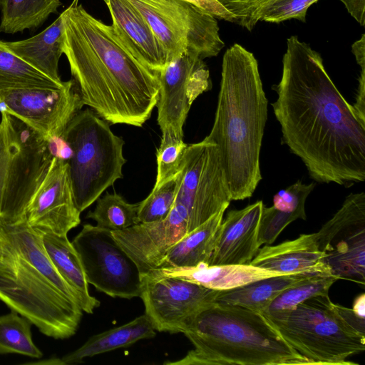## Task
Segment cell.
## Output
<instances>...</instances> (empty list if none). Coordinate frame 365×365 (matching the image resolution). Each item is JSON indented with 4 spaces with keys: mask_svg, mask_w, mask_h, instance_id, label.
<instances>
[{
    "mask_svg": "<svg viewBox=\"0 0 365 365\" xmlns=\"http://www.w3.org/2000/svg\"><path fill=\"white\" fill-rule=\"evenodd\" d=\"M78 1L72 3L78 4ZM126 1L150 26L167 53L168 62L185 49L202 59L213 57L225 46L216 19L191 4L180 0Z\"/></svg>",
    "mask_w": 365,
    "mask_h": 365,
    "instance_id": "cell-8",
    "label": "cell"
},
{
    "mask_svg": "<svg viewBox=\"0 0 365 365\" xmlns=\"http://www.w3.org/2000/svg\"><path fill=\"white\" fill-rule=\"evenodd\" d=\"M66 55L83 105L111 124L141 127L156 106L158 74L140 62L115 33L71 4L62 13Z\"/></svg>",
    "mask_w": 365,
    "mask_h": 365,
    "instance_id": "cell-2",
    "label": "cell"
},
{
    "mask_svg": "<svg viewBox=\"0 0 365 365\" xmlns=\"http://www.w3.org/2000/svg\"><path fill=\"white\" fill-rule=\"evenodd\" d=\"M93 211L86 217L96 222V226L110 231H118L138 224V203H128L115 192H106L98 198Z\"/></svg>",
    "mask_w": 365,
    "mask_h": 365,
    "instance_id": "cell-30",
    "label": "cell"
},
{
    "mask_svg": "<svg viewBox=\"0 0 365 365\" xmlns=\"http://www.w3.org/2000/svg\"><path fill=\"white\" fill-rule=\"evenodd\" d=\"M325 253L324 262L333 276L365 284V225L335 240Z\"/></svg>",
    "mask_w": 365,
    "mask_h": 365,
    "instance_id": "cell-25",
    "label": "cell"
},
{
    "mask_svg": "<svg viewBox=\"0 0 365 365\" xmlns=\"http://www.w3.org/2000/svg\"><path fill=\"white\" fill-rule=\"evenodd\" d=\"M235 18L237 24L251 31L258 22L257 11L266 0H217Z\"/></svg>",
    "mask_w": 365,
    "mask_h": 365,
    "instance_id": "cell-38",
    "label": "cell"
},
{
    "mask_svg": "<svg viewBox=\"0 0 365 365\" xmlns=\"http://www.w3.org/2000/svg\"><path fill=\"white\" fill-rule=\"evenodd\" d=\"M318 0H266L259 7L257 19L272 23L296 19L305 22L309 7Z\"/></svg>",
    "mask_w": 365,
    "mask_h": 365,
    "instance_id": "cell-35",
    "label": "cell"
},
{
    "mask_svg": "<svg viewBox=\"0 0 365 365\" xmlns=\"http://www.w3.org/2000/svg\"><path fill=\"white\" fill-rule=\"evenodd\" d=\"M225 208L187 232L168 251L159 268L193 267L208 264Z\"/></svg>",
    "mask_w": 365,
    "mask_h": 365,
    "instance_id": "cell-24",
    "label": "cell"
},
{
    "mask_svg": "<svg viewBox=\"0 0 365 365\" xmlns=\"http://www.w3.org/2000/svg\"><path fill=\"white\" fill-rule=\"evenodd\" d=\"M13 150L1 216L14 222L24 220L26 207L45 178L54 157L49 140L9 113Z\"/></svg>",
    "mask_w": 365,
    "mask_h": 365,
    "instance_id": "cell-11",
    "label": "cell"
},
{
    "mask_svg": "<svg viewBox=\"0 0 365 365\" xmlns=\"http://www.w3.org/2000/svg\"><path fill=\"white\" fill-rule=\"evenodd\" d=\"M316 232L259 249L250 264L286 274L332 275Z\"/></svg>",
    "mask_w": 365,
    "mask_h": 365,
    "instance_id": "cell-18",
    "label": "cell"
},
{
    "mask_svg": "<svg viewBox=\"0 0 365 365\" xmlns=\"http://www.w3.org/2000/svg\"><path fill=\"white\" fill-rule=\"evenodd\" d=\"M220 291L179 277L141 274L145 314L160 332L182 333L196 314L216 304Z\"/></svg>",
    "mask_w": 365,
    "mask_h": 365,
    "instance_id": "cell-12",
    "label": "cell"
},
{
    "mask_svg": "<svg viewBox=\"0 0 365 365\" xmlns=\"http://www.w3.org/2000/svg\"><path fill=\"white\" fill-rule=\"evenodd\" d=\"M350 14L362 26L365 24V0H340Z\"/></svg>",
    "mask_w": 365,
    "mask_h": 365,
    "instance_id": "cell-40",
    "label": "cell"
},
{
    "mask_svg": "<svg viewBox=\"0 0 365 365\" xmlns=\"http://www.w3.org/2000/svg\"><path fill=\"white\" fill-rule=\"evenodd\" d=\"M193 346L167 365L309 364L260 312L215 304L196 314L182 332Z\"/></svg>",
    "mask_w": 365,
    "mask_h": 365,
    "instance_id": "cell-5",
    "label": "cell"
},
{
    "mask_svg": "<svg viewBox=\"0 0 365 365\" xmlns=\"http://www.w3.org/2000/svg\"><path fill=\"white\" fill-rule=\"evenodd\" d=\"M272 103L282 142L314 181L340 185L365 180V123L328 75L319 53L292 36Z\"/></svg>",
    "mask_w": 365,
    "mask_h": 365,
    "instance_id": "cell-1",
    "label": "cell"
},
{
    "mask_svg": "<svg viewBox=\"0 0 365 365\" xmlns=\"http://www.w3.org/2000/svg\"><path fill=\"white\" fill-rule=\"evenodd\" d=\"M61 136L71 150L67 163L75 203L81 212L123 177L124 140L88 108L73 116Z\"/></svg>",
    "mask_w": 365,
    "mask_h": 365,
    "instance_id": "cell-7",
    "label": "cell"
},
{
    "mask_svg": "<svg viewBox=\"0 0 365 365\" xmlns=\"http://www.w3.org/2000/svg\"><path fill=\"white\" fill-rule=\"evenodd\" d=\"M0 300L47 336L74 335L83 316L78 294L60 276L40 231L0 217Z\"/></svg>",
    "mask_w": 365,
    "mask_h": 365,
    "instance_id": "cell-3",
    "label": "cell"
},
{
    "mask_svg": "<svg viewBox=\"0 0 365 365\" xmlns=\"http://www.w3.org/2000/svg\"><path fill=\"white\" fill-rule=\"evenodd\" d=\"M154 277H175L216 290H227L247 283L286 274L252 264L208 265L201 263L193 267L158 268L146 273Z\"/></svg>",
    "mask_w": 365,
    "mask_h": 365,
    "instance_id": "cell-20",
    "label": "cell"
},
{
    "mask_svg": "<svg viewBox=\"0 0 365 365\" xmlns=\"http://www.w3.org/2000/svg\"><path fill=\"white\" fill-rule=\"evenodd\" d=\"M308 276L312 275L283 274L221 290L216 297L215 303L238 305L262 314L280 293Z\"/></svg>",
    "mask_w": 365,
    "mask_h": 365,
    "instance_id": "cell-26",
    "label": "cell"
},
{
    "mask_svg": "<svg viewBox=\"0 0 365 365\" xmlns=\"http://www.w3.org/2000/svg\"><path fill=\"white\" fill-rule=\"evenodd\" d=\"M262 200L230 210L218 229L208 265L250 264L259 249Z\"/></svg>",
    "mask_w": 365,
    "mask_h": 365,
    "instance_id": "cell-17",
    "label": "cell"
},
{
    "mask_svg": "<svg viewBox=\"0 0 365 365\" xmlns=\"http://www.w3.org/2000/svg\"><path fill=\"white\" fill-rule=\"evenodd\" d=\"M31 323L14 311L0 316V354H18L39 359L42 352L32 340Z\"/></svg>",
    "mask_w": 365,
    "mask_h": 365,
    "instance_id": "cell-31",
    "label": "cell"
},
{
    "mask_svg": "<svg viewBox=\"0 0 365 365\" xmlns=\"http://www.w3.org/2000/svg\"><path fill=\"white\" fill-rule=\"evenodd\" d=\"M158 123L161 132L183 138V125L194 101L212 87L207 65L196 53L185 50L159 72Z\"/></svg>",
    "mask_w": 365,
    "mask_h": 365,
    "instance_id": "cell-14",
    "label": "cell"
},
{
    "mask_svg": "<svg viewBox=\"0 0 365 365\" xmlns=\"http://www.w3.org/2000/svg\"><path fill=\"white\" fill-rule=\"evenodd\" d=\"M352 309L361 318L365 319V294L362 293L357 296L353 304Z\"/></svg>",
    "mask_w": 365,
    "mask_h": 365,
    "instance_id": "cell-42",
    "label": "cell"
},
{
    "mask_svg": "<svg viewBox=\"0 0 365 365\" xmlns=\"http://www.w3.org/2000/svg\"><path fill=\"white\" fill-rule=\"evenodd\" d=\"M315 187V182L302 183L299 180L273 197V207L283 212L306 220L305 202Z\"/></svg>",
    "mask_w": 365,
    "mask_h": 365,
    "instance_id": "cell-36",
    "label": "cell"
},
{
    "mask_svg": "<svg viewBox=\"0 0 365 365\" xmlns=\"http://www.w3.org/2000/svg\"><path fill=\"white\" fill-rule=\"evenodd\" d=\"M207 12L215 19L235 23V16L217 0H180Z\"/></svg>",
    "mask_w": 365,
    "mask_h": 365,
    "instance_id": "cell-39",
    "label": "cell"
},
{
    "mask_svg": "<svg viewBox=\"0 0 365 365\" xmlns=\"http://www.w3.org/2000/svg\"><path fill=\"white\" fill-rule=\"evenodd\" d=\"M155 335V329L144 314L120 327L92 336L81 346L59 359L60 363L61 365L79 364L86 358L126 347Z\"/></svg>",
    "mask_w": 365,
    "mask_h": 365,
    "instance_id": "cell-23",
    "label": "cell"
},
{
    "mask_svg": "<svg viewBox=\"0 0 365 365\" xmlns=\"http://www.w3.org/2000/svg\"><path fill=\"white\" fill-rule=\"evenodd\" d=\"M267 105L257 61L234 44L223 56L214 123L205 138L219 148L231 200L250 197L262 180L259 156Z\"/></svg>",
    "mask_w": 365,
    "mask_h": 365,
    "instance_id": "cell-4",
    "label": "cell"
},
{
    "mask_svg": "<svg viewBox=\"0 0 365 365\" xmlns=\"http://www.w3.org/2000/svg\"><path fill=\"white\" fill-rule=\"evenodd\" d=\"M38 230L44 249L54 267L79 297L83 312L92 314L101 303L89 293L81 259L67 235H59L46 230Z\"/></svg>",
    "mask_w": 365,
    "mask_h": 365,
    "instance_id": "cell-22",
    "label": "cell"
},
{
    "mask_svg": "<svg viewBox=\"0 0 365 365\" xmlns=\"http://www.w3.org/2000/svg\"><path fill=\"white\" fill-rule=\"evenodd\" d=\"M262 314L309 364H358L347 359L365 350V319L329 295Z\"/></svg>",
    "mask_w": 365,
    "mask_h": 365,
    "instance_id": "cell-6",
    "label": "cell"
},
{
    "mask_svg": "<svg viewBox=\"0 0 365 365\" xmlns=\"http://www.w3.org/2000/svg\"><path fill=\"white\" fill-rule=\"evenodd\" d=\"M2 1H3V0H0V6H1V3H2Z\"/></svg>",
    "mask_w": 365,
    "mask_h": 365,
    "instance_id": "cell-43",
    "label": "cell"
},
{
    "mask_svg": "<svg viewBox=\"0 0 365 365\" xmlns=\"http://www.w3.org/2000/svg\"><path fill=\"white\" fill-rule=\"evenodd\" d=\"M12 150L13 138L9 113L4 110L1 111L0 122V216Z\"/></svg>",
    "mask_w": 365,
    "mask_h": 365,
    "instance_id": "cell-37",
    "label": "cell"
},
{
    "mask_svg": "<svg viewBox=\"0 0 365 365\" xmlns=\"http://www.w3.org/2000/svg\"><path fill=\"white\" fill-rule=\"evenodd\" d=\"M60 0H3L0 32L15 34L41 26L50 14L58 13Z\"/></svg>",
    "mask_w": 365,
    "mask_h": 365,
    "instance_id": "cell-27",
    "label": "cell"
},
{
    "mask_svg": "<svg viewBox=\"0 0 365 365\" xmlns=\"http://www.w3.org/2000/svg\"><path fill=\"white\" fill-rule=\"evenodd\" d=\"M231 198L219 148L212 142L187 145L179 170L174 205L187 214V232L204 223Z\"/></svg>",
    "mask_w": 365,
    "mask_h": 365,
    "instance_id": "cell-9",
    "label": "cell"
},
{
    "mask_svg": "<svg viewBox=\"0 0 365 365\" xmlns=\"http://www.w3.org/2000/svg\"><path fill=\"white\" fill-rule=\"evenodd\" d=\"M64 24L62 14L46 29L29 38L5 41L17 56L55 82L63 83L58 61L63 53Z\"/></svg>",
    "mask_w": 365,
    "mask_h": 365,
    "instance_id": "cell-21",
    "label": "cell"
},
{
    "mask_svg": "<svg viewBox=\"0 0 365 365\" xmlns=\"http://www.w3.org/2000/svg\"><path fill=\"white\" fill-rule=\"evenodd\" d=\"M67 162L54 156L48 171L29 201L24 219L33 227L63 235L81 222Z\"/></svg>",
    "mask_w": 365,
    "mask_h": 365,
    "instance_id": "cell-15",
    "label": "cell"
},
{
    "mask_svg": "<svg viewBox=\"0 0 365 365\" xmlns=\"http://www.w3.org/2000/svg\"><path fill=\"white\" fill-rule=\"evenodd\" d=\"M365 225V193H351L334 215L316 232L322 251L353 229Z\"/></svg>",
    "mask_w": 365,
    "mask_h": 365,
    "instance_id": "cell-29",
    "label": "cell"
},
{
    "mask_svg": "<svg viewBox=\"0 0 365 365\" xmlns=\"http://www.w3.org/2000/svg\"><path fill=\"white\" fill-rule=\"evenodd\" d=\"M187 212L173 205L164 220L140 222L111 233L144 274L160 267L169 249L187 233Z\"/></svg>",
    "mask_w": 365,
    "mask_h": 365,
    "instance_id": "cell-16",
    "label": "cell"
},
{
    "mask_svg": "<svg viewBox=\"0 0 365 365\" xmlns=\"http://www.w3.org/2000/svg\"><path fill=\"white\" fill-rule=\"evenodd\" d=\"M115 33L133 54L150 70L159 73L168 62L167 53L142 15L126 0H103Z\"/></svg>",
    "mask_w": 365,
    "mask_h": 365,
    "instance_id": "cell-19",
    "label": "cell"
},
{
    "mask_svg": "<svg viewBox=\"0 0 365 365\" xmlns=\"http://www.w3.org/2000/svg\"><path fill=\"white\" fill-rule=\"evenodd\" d=\"M337 280L333 275L308 276L280 293L264 312L292 309L312 297L327 296L330 287Z\"/></svg>",
    "mask_w": 365,
    "mask_h": 365,
    "instance_id": "cell-32",
    "label": "cell"
},
{
    "mask_svg": "<svg viewBox=\"0 0 365 365\" xmlns=\"http://www.w3.org/2000/svg\"><path fill=\"white\" fill-rule=\"evenodd\" d=\"M351 49L361 70H365V34H363L359 40L354 43Z\"/></svg>",
    "mask_w": 365,
    "mask_h": 365,
    "instance_id": "cell-41",
    "label": "cell"
},
{
    "mask_svg": "<svg viewBox=\"0 0 365 365\" xmlns=\"http://www.w3.org/2000/svg\"><path fill=\"white\" fill-rule=\"evenodd\" d=\"M88 284L111 297H140L141 274L111 231L85 224L71 242Z\"/></svg>",
    "mask_w": 365,
    "mask_h": 365,
    "instance_id": "cell-10",
    "label": "cell"
},
{
    "mask_svg": "<svg viewBox=\"0 0 365 365\" xmlns=\"http://www.w3.org/2000/svg\"><path fill=\"white\" fill-rule=\"evenodd\" d=\"M66 83L55 82L17 56L0 40V91L29 87L61 88Z\"/></svg>",
    "mask_w": 365,
    "mask_h": 365,
    "instance_id": "cell-28",
    "label": "cell"
},
{
    "mask_svg": "<svg viewBox=\"0 0 365 365\" xmlns=\"http://www.w3.org/2000/svg\"><path fill=\"white\" fill-rule=\"evenodd\" d=\"M178 182L179 171L175 176L153 188L149 195L138 203V223L158 221L168 217L174 205Z\"/></svg>",
    "mask_w": 365,
    "mask_h": 365,
    "instance_id": "cell-33",
    "label": "cell"
},
{
    "mask_svg": "<svg viewBox=\"0 0 365 365\" xmlns=\"http://www.w3.org/2000/svg\"><path fill=\"white\" fill-rule=\"evenodd\" d=\"M5 110L48 140L62 135L83 106L73 79L61 88L29 87L0 91Z\"/></svg>",
    "mask_w": 365,
    "mask_h": 365,
    "instance_id": "cell-13",
    "label": "cell"
},
{
    "mask_svg": "<svg viewBox=\"0 0 365 365\" xmlns=\"http://www.w3.org/2000/svg\"><path fill=\"white\" fill-rule=\"evenodd\" d=\"M187 146L182 138L173 133L162 132L160 144L156 152L157 175L153 187L159 186L178 173Z\"/></svg>",
    "mask_w": 365,
    "mask_h": 365,
    "instance_id": "cell-34",
    "label": "cell"
}]
</instances>
